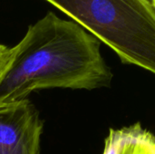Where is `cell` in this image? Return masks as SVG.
I'll return each instance as SVG.
<instances>
[{
    "instance_id": "obj_2",
    "label": "cell",
    "mask_w": 155,
    "mask_h": 154,
    "mask_svg": "<svg viewBox=\"0 0 155 154\" xmlns=\"http://www.w3.org/2000/svg\"><path fill=\"white\" fill-rule=\"evenodd\" d=\"M109 46L125 64L155 73L151 0H45Z\"/></svg>"
},
{
    "instance_id": "obj_1",
    "label": "cell",
    "mask_w": 155,
    "mask_h": 154,
    "mask_svg": "<svg viewBox=\"0 0 155 154\" xmlns=\"http://www.w3.org/2000/svg\"><path fill=\"white\" fill-rule=\"evenodd\" d=\"M100 48L101 43L82 26L48 12L10 47L0 76V103L21 101L44 89L109 86L113 74Z\"/></svg>"
},
{
    "instance_id": "obj_5",
    "label": "cell",
    "mask_w": 155,
    "mask_h": 154,
    "mask_svg": "<svg viewBox=\"0 0 155 154\" xmlns=\"http://www.w3.org/2000/svg\"><path fill=\"white\" fill-rule=\"evenodd\" d=\"M151 2H152L153 5H155V0H151Z\"/></svg>"
},
{
    "instance_id": "obj_3",
    "label": "cell",
    "mask_w": 155,
    "mask_h": 154,
    "mask_svg": "<svg viewBox=\"0 0 155 154\" xmlns=\"http://www.w3.org/2000/svg\"><path fill=\"white\" fill-rule=\"evenodd\" d=\"M44 122L30 100L0 103V154H40Z\"/></svg>"
},
{
    "instance_id": "obj_4",
    "label": "cell",
    "mask_w": 155,
    "mask_h": 154,
    "mask_svg": "<svg viewBox=\"0 0 155 154\" xmlns=\"http://www.w3.org/2000/svg\"><path fill=\"white\" fill-rule=\"evenodd\" d=\"M103 154H155V138L140 123L110 129Z\"/></svg>"
}]
</instances>
